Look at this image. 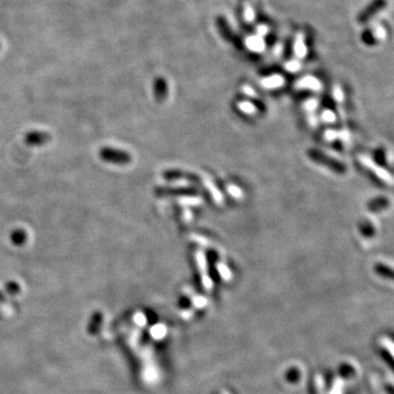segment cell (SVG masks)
Returning <instances> with one entry per match:
<instances>
[{"label":"cell","instance_id":"1","mask_svg":"<svg viewBox=\"0 0 394 394\" xmlns=\"http://www.w3.org/2000/svg\"><path fill=\"white\" fill-rule=\"evenodd\" d=\"M100 158L103 161L108 162V164L112 165H118V166H125L130 164L131 157L130 154L125 151V150H120L112 147H103L101 148L99 152Z\"/></svg>","mask_w":394,"mask_h":394},{"label":"cell","instance_id":"2","mask_svg":"<svg viewBox=\"0 0 394 394\" xmlns=\"http://www.w3.org/2000/svg\"><path fill=\"white\" fill-rule=\"evenodd\" d=\"M358 159L362 166L367 168L368 170H370L381 181H383V182H385L387 185H392V183H393L392 175L386 170H384V169H382L378 165L374 164V161H372L370 158L367 157V155H360Z\"/></svg>","mask_w":394,"mask_h":394},{"label":"cell","instance_id":"3","mask_svg":"<svg viewBox=\"0 0 394 394\" xmlns=\"http://www.w3.org/2000/svg\"><path fill=\"white\" fill-rule=\"evenodd\" d=\"M51 140V135L45 133V131L40 130H31L24 136V141L27 145L31 147H39L46 145V143Z\"/></svg>","mask_w":394,"mask_h":394},{"label":"cell","instance_id":"4","mask_svg":"<svg viewBox=\"0 0 394 394\" xmlns=\"http://www.w3.org/2000/svg\"><path fill=\"white\" fill-rule=\"evenodd\" d=\"M385 5H386L385 0H372V2L359 14L357 18L358 22L365 23L368 20H370V19L376 15L377 12H379L381 9H382Z\"/></svg>","mask_w":394,"mask_h":394},{"label":"cell","instance_id":"5","mask_svg":"<svg viewBox=\"0 0 394 394\" xmlns=\"http://www.w3.org/2000/svg\"><path fill=\"white\" fill-rule=\"evenodd\" d=\"M196 262H197L198 270H199V272H201L203 286L205 287L206 290H210L211 287H212V281H211V278L208 276V273H207V261H206L205 254L203 252L198 251L196 253Z\"/></svg>","mask_w":394,"mask_h":394},{"label":"cell","instance_id":"6","mask_svg":"<svg viewBox=\"0 0 394 394\" xmlns=\"http://www.w3.org/2000/svg\"><path fill=\"white\" fill-rule=\"evenodd\" d=\"M310 155L311 158L318 161L319 164H322V165H327L329 166V168L333 169L334 171L336 172H344L345 171V168H344L343 165H341L339 161H335L333 159H330V157H328V155H325L321 152L317 151V150H313V151H310Z\"/></svg>","mask_w":394,"mask_h":394},{"label":"cell","instance_id":"7","mask_svg":"<svg viewBox=\"0 0 394 394\" xmlns=\"http://www.w3.org/2000/svg\"><path fill=\"white\" fill-rule=\"evenodd\" d=\"M217 24H218L219 31H220V33L223 35L224 39L229 40V41H232L235 44V45H237V44H239V39H238V37H234L232 31L230 30L229 26L227 24V22L224 21L223 18H218Z\"/></svg>","mask_w":394,"mask_h":394},{"label":"cell","instance_id":"8","mask_svg":"<svg viewBox=\"0 0 394 394\" xmlns=\"http://www.w3.org/2000/svg\"><path fill=\"white\" fill-rule=\"evenodd\" d=\"M10 240L17 247H22L28 241V233L23 229H16L12 231Z\"/></svg>","mask_w":394,"mask_h":394},{"label":"cell","instance_id":"9","mask_svg":"<svg viewBox=\"0 0 394 394\" xmlns=\"http://www.w3.org/2000/svg\"><path fill=\"white\" fill-rule=\"evenodd\" d=\"M154 95H155V98H157V100H159V101H162V100L166 98V96H167V85L165 83V80L158 79L157 81H155Z\"/></svg>","mask_w":394,"mask_h":394},{"label":"cell","instance_id":"10","mask_svg":"<svg viewBox=\"0 0 394 394\" xmlns=\"http://www.w3.org/2000/svg\"><path fill=\"white\" fill-rule=\"evenodd\" d=\"M206 185H207L208 190H209L210 193H211L212 198L215 199V202H216L217 204H219V205H221V204L223 203V197H222V195L220 194V192H219V191L217 190V187L214 185V183H211V182H209V181H207V184H206Z\"/></svg>","mask_w":394,"mask_h":394},{"label":"cell","instance_id":"11","mask_svg":"<svg viewBox=\"0 0 394 394\" xmlns=\"http://www.w3.org/2000/svg\"><path fill=\"white\" fill-rule=\"evenodd\" d=\"M238 108H239V110L241 112H243V113H246L248 115H253V113H255L256 112V108L250 102H240L239 104H238Z\"/></svg>","mask_w":394,"mask_h":394},{"label":"cell","instance_id":"12","mask_svg":"<svg viewBox=\"0 0 394 394\" xmlns=\"http://www.w3.org/2000/svg\"><path fill=\"white\" fill-rule=\"evenodd\" d=\"M376 271H377L379 274L383 275V276H385V277L392 278V271L389 270V268H386V267H384V266H382V265H378V266H376Z\"/></svg>","mask_w":394,"mask_h":394},{"label":"cell","instance_id":"13","mask_svg":"<svg viewBox=\"0 0 394 394\" xmlns=\"http://www.w3.org/2000/svg\"><path fill=\"white\" fill-rule=\"evenodd\" d=\"M228 191L230 193V195H232L234 198H240L242 196L241 190L239 189V187H237L234 185H229L228 186Z\"/></svg>","mask_w":394,"mask_h":394},{"label":"cell","instance_id":"14","mask_svg":"<svg viewBox=\"0 0 394 394\" xmlns=\"http://www.w3.org/2000/svg\"><path fill=\"white\" fill-rule=\"evenodd\" d=\"M322 118H323V120H324L325 122H327V123H333V122H335V120H336V117H335L334 113H333V112H331V111H325V112H323Z\"/></svg>","mask_w":394,"mask_h":394},{"label":"cell","instance_id":"15","mask_svg":"<svg viewBox=\"0 0 394 394\" xmlns=\"http://www.w3.org/2000/svg\"><path fill=\"white\" fill-rule=\"evenodd\" d=\"M218 271H219V273H220V275L223 278H229L230 277V273H229V270H228V267L226 265L219 264L218 265Z\"/></svg>","mask_w":394,"mask_h":394}]
</instances>
